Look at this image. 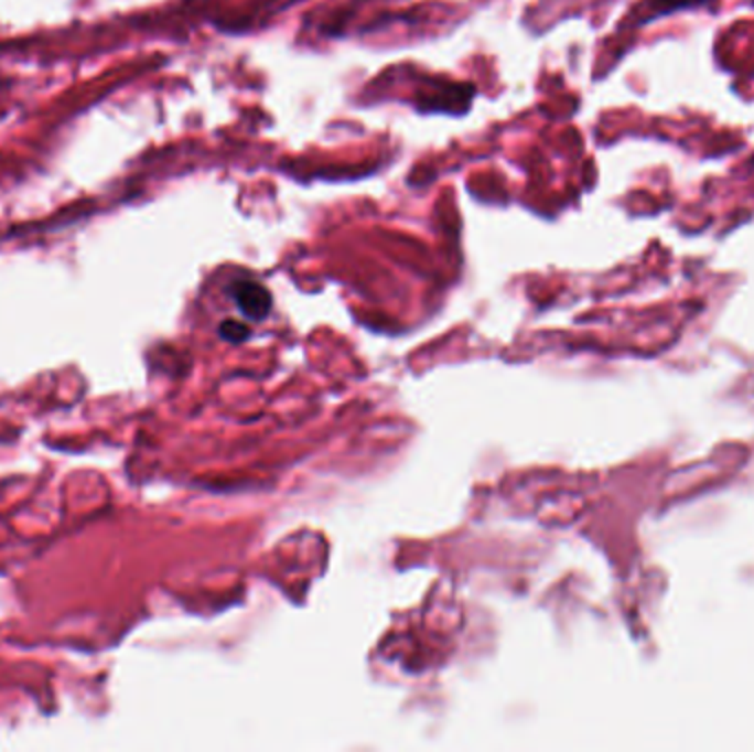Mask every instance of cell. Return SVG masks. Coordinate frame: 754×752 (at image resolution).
<instances>
[{
	"instance_id": "6da1fadb",
	"label": "cell",
	"mask_w": 754,
	"mask_h": 752,
	"mask_svg": "<svg viewBox=\"0 0 754 752\" xmlns=\"http://www.w3.org/2000/svg\"><path fill=\"white\" fill-rule=\"evenodd\" d=\"M234 291V300L238 304V309L254 320H260L267 315L269 307H271V298L267 293L265 287H260L258 282H249V280H240L231 287Z\"/></svg>"
}]
</instances>
